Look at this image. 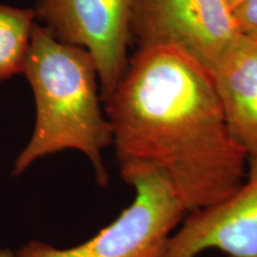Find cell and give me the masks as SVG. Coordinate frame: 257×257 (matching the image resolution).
Returning a JSON list of instances; mask_svg holds the SVG:
<instances>
[{
    "label": "cell",
    "instance_id": "cell-1",
    "mask_svg": "<svg viewBox=\"0 0 257 257\" xmlns=\"http://www.w3.org/2000/svg\"><path fill=\"white\" fill-rule=\"evenodd\" d=\"M104 104L118 165L152 167L188 213L238 189L248 154L231 136L210 70L169 48H140Z\"/></svg>",
    "mask_w": 257,
    "mask_h": 257
},
{
    "label": "cell",
    "instance_id": "cell-2",
    "mask_svg": "<svg viewBox=\"0 0 257 257\" xmlns=\"http://www.w3.org/2000/svg\"><path fill=\"white\" fill-rule=\"evenodd\" d=\"M23 75L32 89V135L15 160L19 176L37 160L73 149L91 161L98 185L108 184L102 152L112 146L111 123L101 107L96 64L83 48L63 43L36 22Z\"/></svg>",
    "mask_w": 257,
    "mask_h": 257
},
{
    "label": "cell",
    "instance_id": "cell-3",
    "mask_svg": "<svg viewBox=\"0 0 257 257\" xmlns=\"http://www.w3.org/2000/svg\"><path fill=\"white\" fill-rule=\"evenodd\" d=\"M119 170L135 188V198L111 224L70 248L31 240L16 257H163L170 236L188 212L156 169L127 165Z\"/></svg>",
    "mask_w": 257,
    "mask_h": 257
},
{
    "label": "cell",
    "instance_id": "cell-4",
    "mask_svg": "<svg viewBox=\"0 0 257 257\" xmlns=\"http://www.w3.org/2000/svg\"><path fill=\"white\" fill-rule=\"evenodd\" d=\"M131 35L140 48H169L213 72L238 35L226 0H134Z\"/></svg>",
    "mask_w": 257,
    "mask_h": 257
},
{
    "label": "cell",
    "instance_id": "cell-5",
    "mask_svg": "<svg viewBox=\"0 0 257 257\" xmlns=\"http://www.w3.org/2000/svg\"><path fill=\"white\" fill-rule=\"evenodd\" d=\"M134 0H37L36 22L63 43L83 48L96 64L104 102L127 68Z\"/></svg>",
    "mask_w": 257,
    "mask_h": 257
},
{
    "label": "cell",
    "instance_id": "cell-6",
    "mask_svg": "<svg viewBox=\"0 0 257 257\" xmlns=\"http://www.w3.org/2000/svg\"><path fill=\"white\" fill-rule=\"evenodd\" d=\"M210 249L225 257H257V157L248 159L245 179L233 194L185 217L163 257H198Z\"/></svg>",
    "mask_w": 257,
    "mask_h": 257
},
{
    "label": "cell",
    "instance_id": "cell-7",
    "mask_svg": "<svg viewBox=\"0 0 257 257\" xmlns=\"http://www.w3.org/2000/svg\"><path fill=\"white\" fill-rule=\"evenodd\" d=\"M212 78L231 136L257 157V41L237 35Z\"/></svg>",
    "mask_w": 257,
    "mask_h": 257
},
{
    "label": "cell",
    "instance_id": "cell-8",
    "mask_svg": "<svg viewBox=\"0 0 257 257\" xmlns=\"http://www.w3.org/2000/svg\"><path fill=\"white\" fill-rule=\"evenodd\" d=\"M35 24L32 8L0 3V83L23 73Z\"/></svg>",
    "mask_w": 257,
    "mask_h": 257
},
{
    "label": "cell",
    "instance_id": "cell-9",
    "mask_svg": "<svg viewBox=\"0 0 257 257\" xmlns=\"http://www.w3.org/2000/svg\"><path fill=\"white\" fill-rule=\"evenodd\" d=\"M232 15L238 34L257 41V0H243Z\"/></svg>",
    "mask_w": 257,
    "mask_h": 257
},
{
    "label": "cell",
    "instance_id": "cell-10",
    "mask_svg": "<svg viewBox=\"0 0 257 257\" xmlns=\"http://www.w3.org/2000/svg\"><path fill=\"white\" fill-rule=\"evenodd\" d=\"M0 257H16V253L9 249L0 248Z\"/></svg>",
    "mask_w": 257,
    "mask_h": 257
},
{
    "label": "cell",
    "instance_id": "cell-11",
    "mask_svg": "<svg viewBox=\"0 0 257 257\" xmlns=\"http://www.w3.org/2000/svg\"><path fill=\"white\" fill-rule=\"evenodd\" d=\"M226 2H227V4H229V6L231 8V10H233L237 5H239L240 3L243 2V0H226Z\"/></svg>",
    "mask_w": 257,
    "mask_h": 257
}]
</instances>
